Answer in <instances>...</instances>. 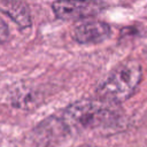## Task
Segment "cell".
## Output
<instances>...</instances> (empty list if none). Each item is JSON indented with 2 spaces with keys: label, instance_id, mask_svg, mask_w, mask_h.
<instances>
[{
  "label": "cell",
  "instance_id": "cell-5",
  "mask_svg": "<svg viewBox=\"0 0 147 147\" xmlns=\"http://www.w3.org/2000/svg\"><path fill=\"white\" fill-rule=\"evenodd\" d=\"M0 10L7 14L21 28H29L32 23L29 7L22 0H0Z\"/></svg>",
  "mask_w": 147,
  "mask_h": 147
},
{
  "label": "cell",
  "instance_id": "cell-2",
  "mask_svg": "<svg viewBox=\"0 0 147 147\" xmlns=\"http://www.w3.org/2000/svg\"><path fill=\"white\" fill-rule=\"evenodd\" d=\"M142 78V69L136 60L118 64L96 87L99 100L116 105L127 100L137 90Z\"/></svg>",
  "mask_w": 147,
  "mask_h": 147
},
{
  "label": "cell",
  "instance_id": "cell-3",
  "mask_svg": "<svg viewBox=\"0 0 147 147\" xmlns=\"http://www.w3.org/2000/svg\"><path fill=\"white\" fill-rule=\"evenodd\" d=\"M105 5L98 0H55L52 9L62 21H78L92 17L102 11Z\"/></svg>",
  "mask_w": 147,
  "mask_h": 147
},
{
  "label": "cell",
  "instance_id": "cell-7",
  "mask_svg": "<svg viewBox=\"0 0 147 147\" xmlns=\"http://www.w3.org/2000/svg\"><path fill=\"white\" fill-rule=\"evenodd\" d=\"M80 147H95V146H91V145H84V146H80Z\"/></svg>",
  "mask_w": 147,
  "mask_h": 147
},
{
  "label": "cell",
  "instance_id": "cell-4",
  "mask_svg": "<svg viewBox=\"0 0 147 147\" xmlns=\"http://www.w3.org/2000/svg\"><path fill=\"white\" fill-rule=\"evenodd\" d=\"M110 26L102 21H88L79 24L72 31V38L78 44H99L110 36Z\"/></svg>",
  "mask_w": 147,
  "mask_h": 147
},
{
  "label": "cell",
  "instance_id": "cell-6",
  "mask_svg": "<svg viewBox=\"0 0 147 147\" xmlns=\"http://www.w3.org/2000/svg\"><path fill=\"white\" fill-rule=\"evenodd\" d=\"M9 38V29L7 23L0 17V44L7 41Z\"/></svg>",
  "mask_w": 147,
  "mask_h": 147
},
{
  "label": "cell",
  "instance_id": "cell-1",
  "mask_svg": "<svg viewBox=\"0 0 147 147\" xmlns=\"http://www.w3.org/2000/svg\"><path fill=\"white\" fill-rule=\"evenodd\" d=\"M117 119L118 114L114 105L101 100H82L62 113L59 124L69 132H85L109 127Z\"/></svg>",
  "mask_w": 147,
  "mask_h": 147
}]
</instances>
